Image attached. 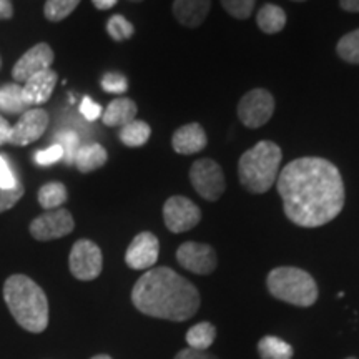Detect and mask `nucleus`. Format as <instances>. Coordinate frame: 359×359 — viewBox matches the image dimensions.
<instances>
[{
	"mask_svg": "<svg viewBox=\"0 0 359 359\" xmlns=\"http://www.w3.org/2000/svg\"><path fill=\"white\" fill-rule=\"evenodd\" d=\"M80 111H82L83 118L88 120V122H95L97 118L102 116V107L92 100L90 97H83L82 103H80Z\"/></svg>",
	"mask_w": 359,
	"mask_h": 359,
	"instance_id": "nucleus-35",
	"label": "nucleus"
},
{
	"mask_svg": "<svg viewBox=\"0 0 359 359\" xmlns=\"http://www.w3.org/2000/svg\"><path fill=\"white\" fill-rule=\"evenodd\" d=\"M151 135V128L147 122H142V120H133L128 125L120 128V140H122L123 145L137 148L145 145Z\"/></svg>",
	"mask_w": 359,
	"mask_h": 359,
	"instance_id": "nucleus-25",
	"label": "nucleus"
},
{
	"mask_svg": "<svg viewBox=\"0 0 359 359\" xmlns=\"http://www.w3.org/2000/svg\"><path fill=\"white\" fill-rule=\"evenodd\" d=\"M57 143L64 148V161L67 165H72L75 161V155H77L80 142L79 135L72 130H64L57 135Z\"/></svg>",
	"mask_w": 359,
	"mask_h": 359,
	"instance_id": "nucleus-29",
	"label": "nucleus"
},
{
	"mask_svg": "<svg viewBox=\"0 0 359 359\" xmlns=\"http://www.w3.org/2000/svg\"><path fill=\"white\" fill-rule=\"evenodd\" d=\"M130 2H135V4H138V2H142V0H130Z\"/></svg>",
	"mask_w": 359,
	"mask_h": 359,
	"instance_id": "nucleus-42",
	"label": "nucleus"
},
{
	"mask_svg": "<svg viewBox=\"0 0 359 359\" xmlns=\"http://www.w3.org/2000/svg\"><path fill=\"white\" fill-rule=\"evenodd\" d=\"M255 4H257V0H222L224 11L240 20L248 19L251 13H253Z\"/></svg>",
	"mask_w": 359,
	"mask_h": 359,
	"instance_id": "nucleus-30",
	"label": "nucleus"
},
{
	"mask_svg": "<svg viewBox=\"0 0 359 359\" xmlns=\"http://www.w3.org/2000/svg\"><path fill=\"white\" fill-rule=\"evenodd\" d=\"M336 50H338V55L343 58L344 62L359 65V29L343 35L338 42Z\"/></svg>",
	"mask_w": 359,
	"mask_h": 359,
	"instance_id": "nucleus-27",
	"label": "nucleus"
},
{
	"mask_svg": "<svg viewBox=\"0 0 359 359\" xmlns=\"http://www.w3.org/2000/svg\"><path fill=\"white\" fill-rule=\"evenodd\" d=\"M13 15L12 0H0V20H7Z\"/></svg>",
	"mask_w": 359,
	"mask_h": 359,
	"instance_id": "nucleus-38",
	"label": "nucleus"
},
{
	"mask_svg": "<svg viewBox=\"0 0 359 359\" xmlns=\"http://www.w3.org/2000/svg\"><path fill=\"white\" fill-rule=\"evenodd\" d=\"M276 185L286 217L298 226H323L343 212L344 183L330 160L304 156L290 161Z\"/></svg>",
	"mask_w": 359,
	"mask_h": 359,
	"instance_id": "nucleus-1",
	"label": "nucleus"
},
{
	"mask_svg": "<svg viewBox=\"0 0 359 359\" xmlns=\"http://www.w3.org/2000/svg\"><path fill=\"white\" fill-rule=\"evenodd\" d=\"M160 243L154 233L143 231L132 240L125 253V263L132 269H151L158 262Z\"/></svg>",
	"mask_w": 359,
	"mask_h": 359,
	"instance_id": "nucleus-12",
	"label": "nucleus"
},
{
	"mask_svg": "<svg viewBox=\"0 0 359 359\" xmlns=\"http://www.w3.org/2000/svg\"><path fill=\"white\" fill-rule=\"evenodd\" d=\"M57 83V72L52 69L35 74L22 87V95L27 105H42L50 98Z\"/></svg>",
	"mask_w": 359,
	"mask_h": 359,
	"instance_id": "nucleus-15",
	"label": "nucleus"
},
{
	"mask_svg": "<svg viewBox=\"0 0 359 359\" xmlns=\"http://www.w3.org/2000/svg\"><path fill=\"white\" fill-rule=\"evenodd\" d=\"M19 183L20 182H17L8 160L0 154V188H4V190H11V188H15Z\"/></svg>",
	"mask_w": 359,
	"mask_h": 359,
	"instance_id": "nucleus-34",
	"label": "nucleus"
},
{
	"mask_svg": "<svg viewBox=\"0 0 359 359\" xmlns=\"http://www.w3.org/2000/svg\"><path fill=\"white\" fill-rule=\"evenodd\" d=\"M79 4L80 0H47L43 13L50 22H60L67 19L79 7Z\"/></svg>",
	"mask_w": 359,
	"mask_h": 359,
	"instance_id": "nucleus-26",
	"label": "nucleus"
},
{
	"mask_svg": "<svg viewBox=\"0 0 359 359\" xmlns=\"http://www.w3.org/2000/svg\"><path fill=\"white\" fill-rule=\"evenodd\" d=\"M92 2L98 11H109V8L114 7L118 0H92Z\"/></svg>",
	"mask_w": 359,
	"mask_h": 359,
	"instance_id": "nucleus-40",
	"label": "nucleus"
},
{
	"mask_svg": "<svg viewBox=\"0 0 359 359\" xmlns=\"http://www.w3.org/2000/svg\"><path fill=\"white\" fill-rule=\"evenodd\" d=\"M102 88L105 90L107 93H115V95H120V93H125L128 90V82L125 79V75L116 74V72H110L105 77L102 79Z\"/></svg>",
	"mask_w": 359,
	"mask_h": 359,
	"instance_id": "nucleus-32",
	"label": "nucleus"
},
{
	"mask_svg": "<svg viewBox=\"0 0 359 359\" xmlns=\"http://www.w3.org/2000/svg\"><path fill=\"white\" fill-rule=\"evenodd\" d=\"M206 133L200 123H188L173 133L172 147L180 155L198 154L206 147Z\"/></svg>",
	"mask_w": 359,
	"mask_h": 359,
	"instance_id": "nucleus-16",
	"label": "nucleus"
},
{
	"mask_svg": "<svg viewBox=\"0 0 359 359\" xmlns=\"http://www.w3.org/2000/svg\"><path fill=\"white\" fill-rule=\"evenodd\" d=\"M48 127V114L42 109H32L22 114L20 120L12 127L8 143L15 147H25L39 140Z\"/></svg>",
	"mask_w": 359,
	"mask_h": 359,
	"instance_id": "nucleus-13",
	"label": "nucleus"
},
{
	"mask_svg": "<svg viewBox=\"0 0 359 359\" xmlns=\"http://www.w3.org/2000/svg\"><path fill=\"white\" fill-rule=\"evenodd\" d=\"M35 163L40 165V167H48V165L57 163V161L64 160V148H62L58 143H53L45 150H39L35 151L34 155Z\"/></svg>",
	"mask_w": 359,
	"mask_h": 359,
	"instance_id": "nucleus-31",
	"label": "nucleus"
},
{
	"mask_svg": "<svg viewBox=\"0 0 359 359\" xmlns=\"http://www.w3.org/2000/svg\"><path fill=\"white\" fill-rule=\"evenodd\" d=\"M22 196H24V185H22V183H19L15 188H11V190L0 188V213L13 208V205H17V201H19Z\"/></svg>",
	"mask_w": 359,
	"mask_h": 359,
	"instance_id": "nucleus-33",
	"label": "nucleus"
},
{
	"mask_svg": "<svg viewBox=\"0 0 359 359\" xmlns=\"http://www.w3.org/2000/svg\"><path fill=\"white\" fill-rule=\"evenodd\" d=\"M293 2H304V0H293Z\"/></svg>",
	"mask_w": 359,
	"mask_h": 359,
	"instance_id": "nucleus-43",
	"label": "nucleus"
},
{
	"mask_svg": "<svg viewBox=\"0 0 359 359\" xmlns=\"http://www.w3.org/2000/svg\"><path fill=\"white\" fill-rule=\"evenodd\" d=\"M190 182L201 198L217 201L226 188L224 173L217 161L210 158L196 160L190 168Z\"/></svg>",
	"mask_w": 359,
	"mask_h": 359,
	"instance_id": "nucleus-6",
	"label": "nucleus"
},
{
	"mask_svg": "<svg viewBox=\"0 0 359 359\" xmlns=\"http://www.w3.org/2000/svg\"><path fill=\"white\" fill-rule=\"evenodd\" d=\"M137 103L130 98H115L102 114V122L107 127H125L133 120H137Z\"/></svg>",
	"mask_w": 359,
	"mask_h": 359,
	"instance_id": "nucleus-18",
	"label": "nucleus"
},
{
	"mask_svg": "<svg viewBox=\"0 0 359 359\" xmlns=\"http://www.w3.org/2000/svg\"><path fill=\"white\" fill-rule=\"evenodd\" d=\"M281 156V148L275 142H258L245 151L238 161V177L241 185L255 195L266 193L280 175Z\"/></svg>",
	"mask_w": 359,
	"mask_h": 359,
	"instance_id": "nucleus-4",
	"label": "nucleus"
},
{
	"mask_svg": "<svg viewBox=\"0 0 359 359\" xmlns=\"http://www.w3.org/2000/svg\"><path fill=\"white\" fill-rule=\"evenodd\" d=\"M53 58H55V53H53L50 45H34L29 52H25L24 55L19 58V62L13 67V79H15L17 82H27V80L34 77L35 74H40V72L50 69V65L53 64Z\"/></svg>",
	"mask_w": 359,
	"mask_h": 359,
	"instance_id": "nucleus-14",
	"label": "nucleus"
},
{
	"mask_svg": "<svg viewBox=\"0 0 359 359\" xmlns=\"http://www.w3.org/2000/svg\"><path fill=\"white\" fill-rule=\"evenodd\" d=\"M339 6L346 12H359V0H339Z\"/></svg>",
	"mask_w": 359,
	"mask_h": 359,
	"instance_id": "nucleus-39",
	"label": "nucleus"
},
{
	"mask_svg": "<svg viewBox=\"0 0 359 359\" xmlns=\"http://www.w3.org/2000/svg\"><path fill=\"white\" fill-rule=\"evenodd\" d=\"M177 262L195 275H210L217 269V253L210 245L187 241L177 250Z\"/></svg>",
	"mask_w": 359,
	"mask_h": 359,
	"instance_id": "nucleus-11",
	"label": "nucleus"
},
{
	"mask_svg": "<svg viewBox=\"0 0 359 359\" xmlns=\"http://www.w3.org/2000/svg\"><path fill=\"white\" fill-rule=\"evenodd\" d=\"M11 132H12V125L8 123L2 115H0V145L8 143V140H11Z\"/></svg>",
	"mask_w": 359,
	"mask_h": 359,
	"instance_id": "nucleus-37",
	"label": "nucleus"
},
{
	"mask_svg": "<svg viewBox=\"0 0 359 359\" xmlns=\"http://www.w3.org/2000/svg\"><path fill=\"white\" fill-rule=\"evenodd\" d=\"M39 203L42 208L50 212V210L60 208L62 205L67 203L69 200V193H67V187L60 182H50L43 185L39 190Z\"/></svg>",
	"mask_w": 359,
	"mask_h": 359,
	"instance_id": "nucleus-24",
	"label": "nucleus"
},
{
	"mask_svg": "<svg viewBox=\"0 0 359 359\" xmlns=\"http://www.w3.org/2000/svg\"><path fill=\"white\" fill-rule=\"evenodd\" d=\"M215 339H217V327L208 321H201L191 326L187 333L188 348L198 349V351H206L215 343Z\"/></svg>",
	"mask_w": 359,
	"mask_h": 359,
	"instance_id": "nucleus-22",
	"label": "nucleus"
},
{
	"mask_svg": "<svg viewBox=\"0 0 359 359\" xmlns=\"http://www.w3.org/2000/svg\"><path fill=\"white\" fill-rule=\"evenodd\" d=\"M107 32L115 42H123L135 34V27L123 15H111L107 22Z\"/></svg>",
	"mask_w": 359,
	"mask_h": 359,
	"instance_id": "nucleus-28",
	"label": "nucleus"
},
{
	"mask_svg": "<svg viewBox=\"0 0 359 359\" xmlns=\"http://www.w3.org/2000/svg\"><path fill=\"white\" fill-rule=\"evenodd\" d=\"M70 273L80 281H92L100 276L103 257L98 246L90 240H79L72 246L69 257Z\"/></svg>",
	"mask_w": 359,
	"mask_h": 359,
	"instance_id": "nucleus-8",
	"label": "nucleus"
},
{
	"mask_svg": "<svg viewBox=\"0 0 359 359\" xmlns=\"http://www.w3.org/2000/svg\"><path fill=\"white\" fill-rule=\"evenodd\" d=\"M258 27L264 34H278L286 27V13L280 6L275 4H264L257 15Z\"/></svg>",
	"mask_w": 359,
	"mask_h": 359,
	"instance_id": "nucleus-20",
	"label": "nucleus"
},
{
	"mask_svg": "<svg viewBox=\"0 0 359 359\" xmlns=\"http://www.w3.org/2000/svg\"><path fill=\"white\" fill-rule=\"evenodd\" d=\"M92 359H111L109 354H97V356H93Z\"/></svg>",
	"mask_w": 359,
	"mask_h": 359,
	"instance_id": "nucleus-41",
	"label": "nucleus"
},
{
	"mask_svg": "<svg viewBox=\"0 0 359 359\" xmlns=\"http://www.w3.org/2000/svg\"><path fill=\"white\" fill-rule=\"evenodd\" d=\"M74 228L75 222L69 210L57 208L35 218L30 223V235L37 241H50L70 235Z\"/></svg>",
	"mask_w": 359,
	"mask_h": 359,
	"instance_id": "nucleus-9",
	"label": "nucleus"
},
{
	"mask_svg": "<svg viewBox=\"0 0 359 359\" xmlns=\"http://www.w3.org/2000/svg\"><path fill=\"white\" fill-rule=\"evenodd\" d=\"M4 299L19 325L30 333H43L48 326V299L32 278L12 275L4 285Z\"/></svg>",
	"mask_w": 359,
	"mask_h": 359,
	"instance_id": "nucleus-3",
	"label": "nucleus"
},
{
	"mask_svg": "<svg viewBox=\"0 0 359 359\" xmlns=\"http://www.w3.org/2000/svg\"><path fill=\"white\" fill-rule=\"evenodd\" d=\"M258 353L262 359H293L294 349L276 336H264L258 341Z\"/></svg>",
	"mask_w": 359,
	"mask_h": 359,
	"instance_id": "nucleus-23",
	"label": "nucleus"
},
{
	"mask_svg": "<svg viewBox=\"0 0 359 359\" xmlns=\"http://www.w3.org/2000/svg\"><path fill=\"white\" fill-rule=\"evenodd\" d=\"M266 286L269 294L280 302L294 304L299 308H309L316 303L318 285L314 278L302 268L280 266L268 273Z\"/></svg>",
	"mask_w": 359,
	"mask_h": 359,
	"instance_id": "nucleus-5",
	"label": "nucleus"
},
{
	"mask_svg": "<svg viewBox=\"0 0 359 359\" xmlns=\"http://www.w3.org/2000/svg\"><path fill=\"white\" fill-rule=\"evenodd\" d=\"M175 359H218V358L213 356V354L208 351H198V349L185 348L175 356Z\"/></svg>",
	"mask_w": 359,
	"mask_h": 359,
	"instance_id": "nucleus-36",
	"label": "nucleus"
},
{
	"mask_svg": "<svg viewBox=\"0 0 359 359\" xmlns=\"http://www.w3.org/2000/svg\"><path fill=\"white\" fill-rule=\"evenodd\" d=\"M275 111V98L264 88H253L238 103V116L248 128H259L269 122Z\"/></svg>",
	"mask_w": 359,
	"mask_h": 359,
	"instance_id": "nucleus-7",
	"label": "nucleus"
},
{
	"mask_svg": "<svg viewBox=\"0 0 359 359\" xmlns=\"http://www.w3.org/2000/svg\"><path fill=\"white\" fill-rule=\"evenodd\" d=\"M346 359H356V358H346Z\"/></svg>",
	"mask_w": 359,
	"mask_h": 359,
	"instance_id": "nucleus-44",
	"label": "nucleus"
},
{
	"mask_svg": "<svg viewBox=\"0 0 359 359\" xmlns=\"http://www.w3.org/2000/svg\"><path fill=\"white\" fill-rule=\"evenodd\" d=\"M27 103L22 95V87L17 83H6L0 87V111L7 115L25 114Z\"/></svg>",
	"mask_w": 359,
	"mask_h": 359,
	"instance_id": "nucleus-21",
	"label": "nucleus"
},
{
	"mask_svg": "<svg viewBox=\"0 0 359 359\" xmlns=\"http://www.w3.org/2000/svg\"><path fill=\"white\" fill-rule=\"evenodd\" d=\"M132 302L138 311L168 321H187L200 308V293L172 268H151L135 283Z\"/></svg>",
	"mask_w": 359,
	"mask_h": 359,
	"instance_id": "nucleus-2",
	"label": "nucleus"
},
{
	"mask_svg": "<svg viewBox=\"0 0 359 359\" xmlns=\"http://www.w3.org/2000/svg\"><path fill=\"white\" fill-rule=\"evenodd\" d=\"M163 219L172 233H185L195 228L201 219L198 205L185 196H172L163 206Z\"/></svg>",
	"mask_w": 359,
	"mask_h": 359,
	"instance_id": "nucleus-10",
	"label": "nucleus"
},
{
	"mask_svg": "<svg viewBox=\"0 0 359 359\" xmlns=\"http://www.w3.org/2000/svg\"><path fill=\"white\" fill-rule=\"evenodd\" d=\"M107 160H109V155L100 143H87V145L79 148L74 163L77 165L79 172L90 173L103 167Z\"/></svg>",
	"mask_w": 359,
	"mask_h": 359,
	"instance_id": "nucleus-19",
	"label": "nucleus"
},
{
	"mask_svg": "<svg viewBox=\"0 0 359 359\" xmlns=\"http://www.w3.org/2000/svg\"><path fill=\"white\" fill-rule=\"evenodd\" d=\"M212 0H175L173 15L185 27H198L205 22L208 15Z\"/></svg>",
	"mask_w": 359,
	"mask_h": 359,
	"instance_id": "nucleus-17",
	"label": "nucleus"
}]
</instances>
